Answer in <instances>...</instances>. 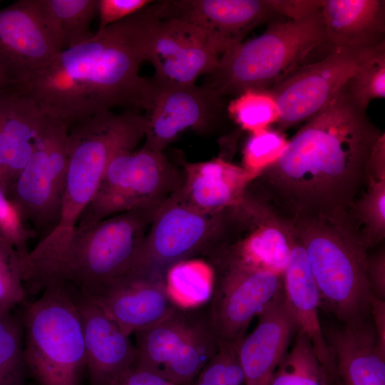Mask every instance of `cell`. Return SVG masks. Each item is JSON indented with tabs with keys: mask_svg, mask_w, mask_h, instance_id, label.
<instances>
[{
	"mask_svg": "<svg viewBox=\"0 0 385 385\" xmlns=\"http://www.w3.org/2000/svg\"><path fill=\"white\" fill-rule=\"evenodd\" d=\"M214 270L207 309L220 346L236 345L252 319L284 289V276L258 269L218 250L207 260Z\"/></svg>",
	"mask_w": 385,
	"mask_h": 385,
	"instance_id": "cell-12",
	"label": "cell"
},
{
	"mask_svg": "<svg viewBox=\"0 0 385 385\" xmlns=\"http://www.w3.org/2000/svg\"><path fill=\"white\" fill-rule=\"evenodd\" d=\"M76 291L88 385H106L134 364L136 347L92 297Z\"/></svg>",
	"mask_w": 385,
	"mask_h": 385,
	"instance_id": "cell-20",
	"label": "cell"
},
{
	"mask_svg": "<svg viewBox=\"0 0 385 385\" xmlns=\"http://www.w3.org/2000/svg\"><path fill=\"white\" fill-rule=\"evenodd\" d=\"M153 2L150 0H98V30L128 18Z\"/></svg>",
	"mask_w": 385,
	"mask_h": 385,
	"instance_id": "cell-38",
	"label": "cell"
},
{
	"mask_svg": "<svg viewBox=\"0 0 385 385\" xmlns=\"http://www.w3.org/2000/svg\"><path fill=\"white\" fill-rule=\"evenodd\" d=\"M160 20L152 3L56 57V63L76 83L94 114L115 108L150 110L153 81L142 77L139 70L148 61Z\"/></svg>",
	"mask_w": 385,
	"mask_h": 385,
	"instance_id": "cell-2",
	"label": "cell"
},
{
	"mask_svg": "<svg viewBox=\"0 0 385 385\" xmlns=\"http://www.w3.org/2000/svg\"><path fill=\"white\" fill-rule=\"evenodd\" d=\"M284 291L298 332L309 339L317 358L332 385H339L334 359L326 343L319 319V294L303 246L296 235L289 263L284 272Z\"/></svg>",
	"mask_w": 385,
	"mask_h": 385,
	"instance_id": "cell-25",
	"label": "cell"
},
{
	"mask_svg": "<svg viewBox=\"0 0 385 385\" xmlns=\"http://www.w3.org/2000/svg\"><path fill=\"white\" fill-rule=\"evenodd\" d=\"M90 297L129 337L180 307L169 295L162 279L129 278Z\"/></svg>",
	"mask_w": 385,
	"mask_h": 385,
	"instance_id": "cell-24",
	"label": "cell"
},
{
	"mask_svg": "<svg viewBox=\"0 0 385 385\" xmlns=\"http://www.w3.org/2000/svg\"><path fill=\"white\" fill-rule=\"evenodd\" d=\"M290 217L305 250L321 305L338 322L369 317L374 296L367 277L368 248L346 213Z\"/></svg>",
	"mask_w": 385,
	"mask_h": 385,
	"instance_id": "cell-4",
	"label": "cell"
},
{
	"mask_svg": "<svg viewBox=\"0 0 385 385\" xmlns=\"http://www.w3.org/2000/svg\"><path fill=\"white\" fill-rule=\"evenodd\" d=\"M267 385H332L308 337L297 332Z\"/></svg>",
	"mask_w": 385,
	"mask_h": 385,
	"instance_id": "cell-30",
	"label": "cell"
},
{
	"mask_svg": "<svg viewBox=\"0 0 385 385\" xmlns=\"http://www.w3.org/2000/svg\"><path fill=\"white\" fill-rule=\"evenodd\" d=\"M367 277L373 296L385 301V252L384 250L367 256Z\"/></svg>",
	"mask_w": 385,
	"mask_h": 385,
	"instance_id": "cell-40",
	"label": "cell"
},
{
	"mask_svg": "<svg viewBox=\"0 0 385 385\" xmlns=\"http://www.w3.org/2000/svg\"><path fill=\"white\" fill-rule=\"evenodd\" d=\"M326 42L321 9L304 19L272 22L262 34L226 51L205 86L222 98L265 91Z\"/></svg>",
	"mask_w": 385,
	"mask_h": 385,
	"instance_id": "cell-6",
	"label": "cell"
},
{
	"mask_svg": "<svg viewBox=\"0 0 385 385\" xmlns=\"http://www.w3.org/2000/svg\"><path fill=\"white\" fill-rule=\"evenodd\" d=\"M145 115L125 110L98 113L73 125L67 139V168L57 226L30 250L27 264L36 276L51 274L59 265L70 237L93 200L112 159L134 150L144 138Z\"/></svg>",
	"mask_w": 385,
	"mask_h": 385,
	"instance_id": "cell-3",
	"label": "cell"
},
{
	"mask_svg": "<svg viewBox=\"0 0 385 385\" xmlns=\"http://www.w3.org/2000/svg\"><path fill=\"white\" fill-rule=\"evenodd\" d=\"M45 117L21 88L0 90V171L5 192L29 160Z\"/></svg>",
	"mask_w": 385,
	"mask_h": 385,
	"instance_id": "cell-23",
	"label": "cell"
},
{
	"mask_svg": "<svg viewBox=\"0 0 385 385\" xmlns=\"http://www.w3.org/2000/svg\"><path fill=\"white\" fill-rule=\"evenodd\" d=\"M351 101L366 111L370 101L385 96V43L381 42L344 88Z\"/></svg>",
	"mask_w": 385,
	"mask_h": 385,
	"instance_id": "cell-32",
	"label": "cell"
},
{
	"mask_svg": "<svg viewBox=\"0 0 385 385\" xmlns=\"http://www.w3.org/2000/svg\"><path fill=\"white\" fill-rule=\"evenodd\" d=\"M44 19L63 50L93 37L98 0H38Z\"/></svg>",
	"mask_w": 385,
	"mask_h": 385,
	"instance_id": "cell-28",
	"label": "cell"
},
{
	"mask_svg": "<svg viewBox=\"0 0 385 385\" xmlns=\"http://www.w3.org/2000/svg\"><path fill=\"white\" fill-rule=\"evenodd\" d=\"M62 51L38 0H19L0 10V76L6 86H20Z\"/></svg>",
	"mask_w": 385,
	"mask_h": 385,
	"instance_id": "cell-15",
	"label": "cell"
},
{
	"mask_svg": "<svg viewBox=\"0 0 385 385\" xmlns=\"http://www.w3.org/2000/svg\"><path fill=\"white\" fill-rule=\"evenodd\" d=\"M6 86L5 85L4 82L3 81L1 76H0V90L4 87H6Z\"/></svg>",
	"mask_w": 385,
	"mask_h": 385,
	"instance_id": "cell-44",
	"label": "cell"
},
{
	"mask_svg": "<svg viewBox=\"0 0 385 385\" xmlns=\"http://www.w3.org/2000/svg\"><path fill=\"white\" fill-rule=\"evenodd\" d=\"M264 197L257 200L247 193L232 209L239 232L222 248L247 265L284 274L296 240L294 227L289 216Z\"/></svg>",
	"mask_w": 385,
	"mask_h": 385,
	"instance_id": "cell-14",
	"label": "cell"
},
{
	"mask_svg": "<svg viewBox=\"0 0 385 385\" xmlns=\"http://www.w3.org/2000/svg\"><path fill=\"white\" fill-rule=\"evenodd\" d=\"M24 328L21 317L0 312V385H26Z\"/></svg>",
	"mask_w": 385,
	"mask_h": 385,
	"instance_id": "cell-31",
	"label": "cell"
},
{
	"mask_svg": "<svg viewBox=\"0 0 385 385\" xmlns=\"http://www.w3.org/2000/svg\"><path fill=\"white\" fill-rule=\"evenodd\" d=\"M227 111L242 129L251 133L268 128L279 119L277 105L267 91H245L230 102Z\"/></svg>",
	"mask_w": 385,
	"mask_h": 385,
	"instance_id": "cell-33",
	"label": "cell"
},
{
	"mask_svg": "<svg viewBox=\"0 0 385 385\" xmlns=\"http://www.w3.org/2000/svg\"><path fill=\"white\" fill-rule=\"evenodd\" d=\"M269 2L276 14L297 20L319 11L323 0H269Z\"/></svg>",
	"mask_w": 385,
	"mask_h": 385,
	"instance_id": "cell-39",
	"label": "cell"
},
{
	"mask_svg": "<svg viewBox=\"0 0 385 385\" xmlns=\"http://www.w3.org/2000/svg\"><path fill=\"white\" fill-rule=\"evenodd\" d=\"M34 237L0 185V238L12 246L25 262L30 252L29 242Z\"/></svg>",
	"mask_w": 385,
	"mask_h": 385,
	"instance_id": "cell-37",
	"label": "cell"
},
{
	"mask_svg": "<svg viewBox=\"0 0 385 385\" xmlns=\"http://www.w3.org/2000/svg\"><path fill=\"white\" fill-rule=\"evenodd\" d=\"M257 316L254 330L235 346L246 385L268 384L298 332L284 289Z\"/></svg>",
	"mask_w": 385,
	"mask_h": 385,
	"instance_id": "cell-19",
	"label": "cell"
},
{
	"mask_svg": "<svg viewBox=\"0 0 385 385\" xmlns=\"http://www.w3.org/2000/svg\"><path fill=\"white\" fill-rule=\"evenodd\" d=\"M155 5L160 18L178 19L200 29L220 56L276 15L269 0H168Z\"/></svg>",
	"mask_w": 385,
	"mask_h": 385,
	"instance_id": "cell-17",
	"label": "cell"
},
{
	"mask_svg": "<svg viewBox=\"0 0 385 385\" xmlns=\"http://www.w3.org/2000/svg\"><path fill=\"white\" fill-rule=\"evenodd\" d=\"M220 58L200 29L178 19L160 18L147 61L155 68V81L193 85L215 69Z\"/></svg>",
	"mask_w": 385,
	"mask_h": 385,
	"instance_id": "cell-18",
	"label": "cell"
},
{
	"mask_svg": "<svg viewBox=\"0 0 385 385\" xmlns=\"http://www.w3.org/2000/svg\"><path fill=\"white\" fill-rule=\"evenodd\" d=\"M235 346H221L190 385H246Z\"/></svg>",
	"mask_w": 385,
	"mask_h": 385,
	"instance_id": "cell-36",
	"label": "cell"
},
{
	"mask_svg": "<svg viewBox=\"0 0 385 385\" xmlns=\"http://www.w3.org/2000/svg\"><path fill=\"white\" fill-rule=\"evenodd\" d=\"M106 385H174L134 362Z\"/></svg>",
	"mask_w": 385,
	"mask_h": 385,
	"instance_id": "cell-41",
	"label": "cell"
},
{
	"mask_svg": "<svg viewBox=\"0 0 385 385\" xmlns=\"http://www.w3.org/2000/svg\"><path fill=\"white\" fill-rule=\"evenodd\" d=\"M369 249L385 236V151L376 150L369 163L365 187L346 212Z\"/></svg>",
	"mask_w": 385,
	"mask_h": 385,
	"instance_id": "cell-27",
	"label": "cell"
},
{
	"mask_svg": "<svg viewBox=\"0 0 385 385\" xmlns=\"http://www.w3.org/2000/svg\"><path fill=\"white\" fill-rule=\"evenodd\" d=\"M256 178L222 158L185 163L179 190L174 195L204 213H218L240 205Z\"/></svg>",
	"mask_w": 385,
	"mask_h": 385,
	"instance_id": "cell-22",
	"label": "cell"
},
{
	"mask_svg": "<svg viewBox=\"0 0 385 385\" xmlns=\"http://www.w3.org/2000/svg\"><path fill=\"white\" fill-rule=\"evenodd\" d=\"M158 210H132L76 226L48 282L62 281L92 297L129 278Z\"/></svg>",
	"mask_w": 385,
	"mask_h": 385,
	"instance_id": "cell-7",
	"label": "cell"
},
{
	"mask_svg": "<svg viewBox=\"0 0 385 385\" xmlns=\"http://www.w3.org/2000/svg\"><path fill=\"white\" fill-rule=\"evenodd\" d=\"M379 44L333 47L324 59L292 73L274 86L269 92L278 107V129L309 120L323 110Z\"/></svg>",
	"mask_w": 385,
	"mask_h": 385,
	"instance_id": "cell-13",
	"label": "cell"
},
{
	"mask_svg": "<svg viewBox=\"0 0 385 385\" xmlns=\"http://www.w3.org/2000/svg\"><path fill=\"white\" fill-rule=\"evenodd\" d=\"M68 129L46 115L29 160L6 193L21 221L38 240L49 235L60 219Z\"/></svg>",
	"mask_w": 385,
	"mask_h": 385,
	"instance_id": "cell-11",
	"label": "cell"
},
{
	"mask_svg": "<svg viewBox=\"0 0 385 385\" xmlns=\"http://www.w3.org/2000/svg\"><path fill=\"white\" fill-rule=\"evenodd\" d=\"M135 334V364L174 385H190L220 347L207 303L178 307Z\"/></svg>",
	"mask_w": 385,
	"mask_h": 385,
	"instance_id": "cell-9",
	"label": "cell"
},
{
	"mask_svg": "<svg viewBox=\"0 0 385 385\" xmlns=\"http://www.w3.org/2000/svg\"><path fill=\"white\" fill-rule=\"evenodd\" d=\"M0 2H1V1H0Z\"/></svg>",
	"mask_w": 385,
	"mask_h": 385,
	"instance_id": "cell-45",
	"label": "cell"
},
{
	"mask_svg": "<svg viewBox=\"0 0 385 385\" xmlns=\"http://www.w3.org/2000/svg\"><path fill=\"white\" fill-rule=\"evenodd\" d=\"M143 147L163 150L183 131L209 129L222 112V97L207 86L176 85L155 81Z\"/></svg>",
	"mask_w": 385,
	"mask_h": 385,
	"instance_id": "cell-16",
	"label": "cell"
},
{
	"mask_svg": "<svg viewBox=\"0 0 385 385\" xmlns=\"http://www.w3.org/2000/svg\"><path fill=\"white\" fill-rule=\"evenodd\" d=\"M182 180L163 152L145 147L123 150L108 164L76 226L132 210H158L179 190Z\"/></svg>",
	"mask_w": 385,
	"mask_h": 385,
	"instance_id": "cell-8",
	"label": "cell"
},
{
	"mask_svg": "<svg viewBox=\"0 0 385 385\" xmlns=\"http://www.w3.org/2000/svg\"><path fill=\"white\" fill-rule=\"evenodd\" d=\"M321 14L327 42L333 47L371 46L384 41V1L323 0Z\"/></svg>",
	"mask_w": 385,
	"mask_h": 385,
	"instance_id": "cell-26",
	"label": "cell"
},
{
	"mask_svg": "<svg viewBox=\"0 0 385 385\" xmlns=\"http://www.w3.org/2000/svg\"><path fill=\"white\" fill-rule=\"evenodd\" d=\"M22 260L15 249L0 238V312H11L25 301Z\"/></svg>",
	"mask_w": 385,
	"mask_h": 385,
	"instance_id": "cell-34",
	"label": "cell"
},
{
	"mask_svg": "<svg viewBox=\"0 0 385 385\" xmlns=\"http://www.w3.org/2000/svg\"><path fill=\"white\" fill-rule=\"evenodd\" d=\"M213 282V268L201 258L180 261L170 266L165 274L167 291L181 308L206 304L211 297Z\"/></svg>",
	"mask_w": 385,
	"mask_h": 385,
	"instance_id": "cell-29",
	"label": "cell"
},
{
	"mask_svg": "<svg viewBox=\"0 0 385 385\" xmlns=\"http://www.w3.org/2000/svg\"><path fill=\"white\" fill-rule=\"evenodd\" d=\"M0 185L4 190V179H3V176H2V174L1 173V171H0Z\"/></svg>",
	"mask_w": 385,
	"mask_h": 385,
	"instance_id": "cell-43",
	"label": "cell"
},
{
	"mask_svg": "<svg viewBox=\"0 0 385 385\" xmlns=\"http://www.w3.org/2000/svg\"><path fill=\"white\" fill-rule=\"evenodd\" d=\"M339 385H385V350L371 315L351 322L322 325Z\"/></svg>",
	"mask_w": 385,
	"mask_h": 385,
	"instance_id": "cell-21",
	"label": "cell"
},
{
	"mask_svg": "<svg viewBox=\"0 0 385 385\" xmlns=\"http://www.w3.org/2000/svg\"><path fill=\"white\" fill-rule=\"evenodd\" d=\"M371 317L380 347L385 350V301L373 297Z\"/></svg>",
	"mask_w": 385,
	"mask_h": 385,
	"instance_id": "cell-42",
	"label": "cell"
},
{
	"mask_svg": "<svg viewBox=\"0 0 385 385\" xmlns=\"http://www.w3.org/2000/svg\"><path fill=\"white\" fill-rule=\"evenodd\" d=\"M227 212H201L173 195L155 214L129 278L165 279L173 265L209 257L223 244Z\"/></svg>",
	"mask_w": 385,
	"mask_h": 385,
	"instance_id": "cell-10",
	"label": "cell"
},
{
	"mask_svg": "<svg viewBox=\"0 0 385 385\" xmlns=\"http://www.w3.org/2000/svg\"><path fill=\"white\" fill-rule=\"evenodd\" d=\"M24 304V359L37 385H83L86 356L76 291L53 280Z\"/></svg>",
	"mask_w": 385,
	"mask_h": 385,
	"instance_id": "cell-5",
	"label": "cell"
},
{
	"mask_svg": "<svg viewBox=\"0 0 385 385\" xmlns=\"http://www.w3.org/2000/svg\"><path fill=\"white\" fill-rule=\"evenodd\" d=\"M382 133L343 88L255 180L262 182L264 195L289 217L346 213L365 187Z\"/></svg>",
	"mask_w": 385,
	"mask_h": 385,
	"instance_id": "cell-1",
	"label": "cell"
},
{
	"mask_svg": "<svg viewBox=\"0 0 385 385\" xmlns=\"http://www.w3.org/2000/svg\"><path fill=\"white\" fill-rule=\"evenodd\" d=\"M288 140L269 128L251 133L243 150V168L256 178L280 156Z\"/></svg>",
	"mask_w": 385,
	"mask_h": 385,
	"instance_id": "cell-35",
	"label": "cell"
}]
</instances>
